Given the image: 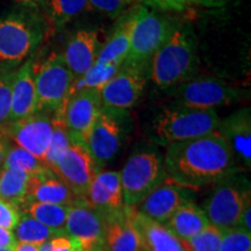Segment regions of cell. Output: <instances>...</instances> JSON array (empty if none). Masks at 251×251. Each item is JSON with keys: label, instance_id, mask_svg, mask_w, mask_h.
Here are the masks:
<instances>
[{"label": "cell", "instance_id": "d6a6232c", "mask_svg": "<svg viewBox=\"0 0 251 251\" xmlns=\"http://www.w3.org/2000/svg\"><path fill=\"white\" fill-rule=\"evenodd\" d=\"M222 231L209 225L199 234L186 241H181L187 251H219Z\"/></svg>", "mask_w": 251, "mask_h": 251}, {"label": "cell", "instance_id": "b9f144b4", "mask_svg": "<svg viewBox=\"0 0 251 251\" xmlns=\"http://www.w3.org/2000/svg\"><path fill=\"white\" fill-rule=\"evenodd\" d=\"M13 1L15 4H18V6H23V7H28L41 11L42 6L45 5L46 0H13Z\"/></svg>", "mask_w": 251, "mask_h": 251}, {"label": "cell", "instance_id": "4dcf8cb0", "mask_svg": "<svg viewBox=\"0 0 251 251\" xmlns=\"http://www.w3.org/2000/svg\"><path fill=\"white\" fill-rule=\"evenodd\" d=\"M2 168H13L29 176L46 174L50 169L41 159L18 146L9 147Z\"/></svg>", "mask_w": 251, "mask_h": 251}, {"label": "cell", "instance_id": "30bf717a", "mask_svg": "<svg viewBox=\"0 0 251 251\" xmlns=\"http://www.w3.org/2000/svg\"><path fill=\"white\" fill-rule=\"evenodd\" d=\"M107 213L87 205L81 198L69 207L65 235L71 237L80 251H105Z\"/></svg>", "mask_w": 251, "mask_h": 251}, {"label": "cell", "instance_id": "8fae6325", "mask_svg": "<svg viewBox=\"0 0 251 251\" xmlns=\"http://www.w3.org/2000/svg\"><path fill=\"white\" fill-rule=\"evenodd\" d=\"M149 67L124 64L99 91L102 107L127 112L139 101L149 77Z\"/></svg>", "mask_w": 251, "mask_h": 251}, {"label": "cell", "instance_id": "74e56055", "mask_svg": "<svg viewBox=\"0 0 251 251\" xmlns=\"http://www.w3.org/2000/svg\"><path fill=\"white\" fill-rule=\"evenodd\" d=\"M39 251H80L78 244L67 235L56 236L37 246Z\"/></svg>", "mask_w": 251, "mask_h": 251}, {"label": "cell", "instance_id": "83f0119b", "mask_svg": "<svg viewBox=\"0 0 251 251\" xmlns=\"http://www.w3.org/2000/svg\"><path fill=\"white\" fill-rule=\"evenodd\" d=\"M29 178V175L19 169L2 168L0 170V199L20 209L26 201Z\"/></svg>", "mask_w": 251, "mask_h": 251}, {"label": "cell", "instance_id": "f1b7e54d", "mask_svg": "<svg viewBox=\"0 0 251 251\" xmlns=\"http://www.w3.org/2000/svg\"><path fill=\"white\" fill-rule=\"evenodd\" d=\"M14 230L15 238L19 242L35 244V246H40L56 236H61L52 229L46 227L45 225L40 224L35 219L30 218L25 213L20 215V220Z\"/></svg>", "mask_w": 251, "mask_h": 251}, {"label": "cell", "instance_id": "60d3db41", "mask_svg": "<svg viewBox=\"0 0 251 251\" xmlns=\"http://www.w3.org/2000/svg\"><path fill=\"white\" fill-rule=\"evenodd\" d=\"M250 216H251V205L249 207H247L246 211L242 213V215H241V218H240V221H238L237 227L242 228V229H244V230L251 233Z\"/></svg>", "mask_w": 251, "mask_h": 251}, {"label": "cell", "instance_id": "ac0fdd59", "mask_svg": "<svg viewBox=\"0 0 251 251\" xmlns=\"http://www.w3.org/2000/svg\"><path fill=\"white\" fill-rule=\"evenodd\" d=\"M218 133L227 142L237 165L251 166V109H238L220 121Z\"/></svg>", "mask_w": 251, "mask_h": 251}, {"label": "cell", "instance_id": "1f68e13d", "mask_svg": "<svg viewBox=\"0 0 251 251\" xmlns=\"http://www.w3.org/2000/svg\"><path fill=\"white\" fill-rule=\"evenodd\" d=\"M19 65L0 63V129L9 122L12 102V85Z\"/></svg>", "mask_w": 251, "mask_h": 251}, {"label": "cell", "instance_id": "8d00e7d4", "mask_svg": "<svg viewBox=\"0 0 251 251\" xmlns=\"http://www.w3.org/2000/svg\"><path fill=\"white\" fill-rule=\"evenodd\" d=\"M20 209L5 200L0 199V227L14 230L20 220Z\"/></svg>", "mask_w": 251, "mask_h": 251}, {"label": "cell", "instance_id": "4316f807", "mask_svg": "<svg viewBox=\"0 0 251 251\" xmlns=\"http://www.w3.org/2000/svg\"><path fill=\"white\" fill-rule=\"evenodd\" d=\"M69 207L43 202H25L20 209L59 235H65Z\"/></svg>", "mask_w": 251, "mask_h": 251}, {"label": "cell", "instance_id": "ee69618b", "mask_svg": "<svg viewBox=\"0 0 251 251\" xmlns=\"http://www.w3.org/2000/svg\"><path fill=\"white\" fill-rule=\"evenodd\" d=\"M14 251H39V250H37V246H35V244L19 242L17 244V247H15Z\"/></svg>", "mask_w": 251, "mask_h": 251}, {"label": "cell", "instance_id": "603a6c76", "mask_svg": "<svg viewBox=\"0 0 251 251\" xmlns=\"http://www.w3.org/2000/svg\"><path fill=\"white\" fill-rule=\"evenodd\" d=\"M130 216L144 251H187L183 242L165 225L140 214L133 207H130Z\"/></svg>", "mask_w": 251, "mask_h": 251}, {"label": "cell", "instance_id": "3957f363", "mask_svg": "<svg viewBox=\"0 0 251 251\" xmlns=\"http://www.w3.org/2000/svg\"><path fill=\"white\" fill-rule=\"evenodd\" d=\"M49 33L40 11L18 6L0 15V63L20 65Z\"/></svg>", "mask_w": 251, "mask_h": 251}, {"label": "cell", "instance_id": "d4e9b609", "mask_svg": "<svg viewBox=\"0 0 251 251\" xmlns=\"http://www.w3.org/2000/svg\"><path fill=\"white\" fill-rule=\"evenodd\" d=\"M164 225L180 241H186L211 224L203 209L191 200L180 206Z\"/></svg>", "mask_w": 251, "mask_h": 251}, {"label": "cell", "instance_id": "ba28073f", "mask_svg": "<svg viewBox=\"0 0 251 251\" xmlns=\"http://www.w3.org/2000/svg\"><path fill=\"white\" fill-rule=\"evenodd\" d=\"M36 112L54 114L70 96L75 78L62 54L52 52L41 63L35 62Z\"/></svg>", "mask_w": 251, "mask_h": 251}, {"label": "cell", "instance_id": "6da1fadb", "mask_svg": "<svg viewBox=\"0 0 251 251\" xmlns=\"http://www.w3.org/2000/svg\"><path fill=\"white\" fill-rule=\"evenodd\" d=\"M166 178L188 190L216 184L240 171L233 152L218 131L166 146Z\"/></svg>", "mask_w": 251, "mask_h": 251}, {"label": "cell", "instance_id": "ffe728a7", "mask_svg": "<svg viewBox=\"0 0 251 251\" xmlns=\"http://www.w3.org/2000/svg\"><path fill=\"white\" fill-rule=\"evenodd\" d=\"M81 199L87 205L103 213H117L125 208L120 172L100 171Z\"/></svg>", "mask_w": 251, "mask_h": 251}, {"label": "cell", "instance_id": "e0dca14e", "mask_svg": "<svg viewBox=\"0 0 251 251\" xmlns=\"http://www.w3.org/2000/svg\"><path fill=\"white\" fill-rule=\"evenodd\" d=\"M100 48L101 46L96 30H77L69 39L64 51L62 52V57L71 71L75 81L83 78L93 68Z\"/></svg>", "mask_w": 251, "mask_h": 251}, {"label": "cell", "instance_id": "484cf974", "mask_svg": "<svg viewBox=\"0 0 251 251\" xmlns=\"http://www.w3.org/2000/svg\"><path fill=\"white\" fill-rule=\"evenodd\" d=\"M89 8V0H46L40 12L50 30L62 29Z\"/></svg>", "mask_w": 251, "mask_h": 251}, {"label": "cell", "instance_id": "8992f818", "mask_svg": "<svg viewBox=\"0 0 251 251\" xmlns=\"http://www.w3.org/2000/svg\"><path fill=\"white\" fill-rule=\"evenodd\" d=\"M176 25L171 19L147 6H135L129 54L126 64L149 67L152 56L171 35Z\"/></svg>", "mask_w": 251, "mask_h": 251}, {"label": "cell", "instance_id": "836d02e7", "mask_svg": "<svg viewBox=\"0 0 251 251\" xmlns=\"http://www.w3.org/2000/svg\"><path fill=\"white\" fill-rule=\"evenodd\" d=\"M219 251H251V233L240 227L222 231Z\"/></svg>", "mask_w": 251, "mask_h": 251}, {"label": "cell", "instance_id": "f35d334b", "mask_svg": "<svg viewBox=\"0 0 251 251\" xmlns=\"http://www.w3.org/2000/svg\"><path fill=\"white\" fill-rule=\"evenodd\" d=\"M18 241L11 230L0 227V249H12L17 247Z\"/></svg>", "mask_w": 251, "mask_h": 251}, {"label": "cell", "instance_id": "7c38bea8", "mask_svg": "<svg viewBox=\"0 0 251 251\" xmlns=\"http://www.w3.org/2000/svg\"><path fill=\"white\" fill-rule=\"evenodd\" d=\"M51 171L78 198L85 196L94 177L99 174L86 143L75 137H71L70 146L58 157Z\"/></svg>", "mask_w": 251, "mask_h": 251}, {"label": "cell", "instance_id": "e575fe53", "mask_svg": "<svg viewBox=\"0 0 251 251\" xmlns=\"http://www.w3.org/2000/svg\"><path fill=\"white\" fill-rule=\"evenodd\" d=\"M139 0H89L90 7L106 17L117 19L128 11Z\"/></svg>", "mask_w": 251, "mask_h": 251}, {"label": "cell", "instance_id": "9a60e30c", "mask_svg": "<svg viewBox=\"0 0 251 251\" xmlns=\"http://www.w3.org/2000/svg\"><path fill=\"white\" fill-rule=\"evenodd\" d=\"M0 130L15 146L43 162L52 136V114L36 112L21 120L9 122Z\"/></svg>", "mask_w": 251, "mask_h": 251}, {"label": "cell", "instance_id": "52a82bcc", "mask_svg": "<svg viewBox=\"0 0 251 251\" xmlns=\"http://www.w3.org/2000/svg\"><path fill=\"white\" fill-rule=\"evenodd\" d=\"M120 179L125 206L135 208L166 179L162 156L152 149L133 153L120 171Z\"/></svg>", "mask_w": 251, "mask_h": 251}, {"label": "cell", "instance_id": "7402d4cb", "mask_svg": "<svg viewBox=\"0 0 251 251\" xmlns=\"http://www.w3.org/2000/svg\"><path fill=\"white\" fill-rule=\"evenodd\" d=\"M105 251H144L141 237L131 221L130 207L107 214Z\"/></svg>", "mask_w": 251, "mask_h": 251}, {"label": "cell", "instance_id": "9c48e42d", "mask_svg": "<svg viewBox=\"0 0 251 251\" xmlns=\"http://www.w3.org/2000/svg\"><path fill=\"white\" fill-rule=\"evenodd\" d=\"M168 90L178 105L196 109H215L241 98V90L212 77L190 79Z\"/></svg>", "mask_w": 251, "mask_h": 251}, {"label": "cell", "instance_id": "2e32d148", "mask_svg": "<svg viewBox=\"0 0 251 251\" xmlns=\"http://www.w3.org/2000/svg\"><path fill=\"white\" fill-rule=\"evenodd\" d=\"M191 200H193L192 190L172 183L166 178L135 209L140 214L164 225L180 206Z\"/></svg>", "mask_w": 251, "mask_h": 251}, {"label": "cell", "instance_id": "cb8c5ba5", "mask_svg": "<svg viewBox=\"0 0 251 251\" xmlns=\"http://www.w3.org/2000/svg\"><path fill=\"white\" fill-rule=\"evenodd\" d=\"M78 197L51 170L46 174L30 176L26 201L71 206Z\"/></svg>", "mask_w": 251, "mask_h": 251}, {"label": "cell", "instance_id": "7a4b0ae2", "mask_svg": "<svg viewBox=\"0 0 251 251\" xmlns=\"http://www.w3.org/2000/svg\"><path fill=\"white\" fill-rule=\"evenodd\" d=\"M199 67L196 35L188 25H176L149 63V78L155 85L168 90L192 79Z\"/></svg>", "mask_w": 251, "mask_h": 251}, {"label": "cell", "instance_id": "5b68a950", "mask_svg": "<svg viewBox=\"0 0 251 251\" xmlns=\"http://www.w3.org/2000/svg\"><path fill=\"white\" fill-rule=\"evenodd\" d=\"M251 205L250 183L235 174L216 183L203 202V212L209 224L221 231L237 227L241 215Z\"/></svg>", "mask_w": 251, "mask_h": 251}, {"label": "cell", "instance_id": "ab89813d", "mask_svg": "<svg viewBox=\"0 0 251 251\" xmlns=\"http://www.w3.org/2000/svg\"><path fill=\"white\" fill-rule=\"evenodd\" d=\"M9 147H11V141H9L7 137H6V135L0 130V168L4 164V161L6 158V155H7Z\"/></svg>", "mask_w": 251, "mask_h": 251}, {"label": "cell", "instance_id": "277c9868", "mask_svg": "<svg viewBox=\"0 0 251 251\" xmlns=\"http://www.w3.org/2000/svg\"><path fill=\"white\" fill-rule=\"evenodd\" d=\"M220 121L215 109H196L180 105L164 108L153 122V141L166 147L198 139L215 133Z\"/></svg>", "mask_w": 251, "mask_h": 251}, {"label": "cell", "instance_id": "4fadbf2b", "mask_svg": "<svg viewBox=\"0 0 251 251\" xmlns=\"http://www.w3.org/2000/svg\"><path fill=\"white\" fill-rule=\"evenodd\" d=\"M125 114L126 112L102 107L90 131L86 146L99 172L120 149L125 131Z\"/></svg>", "mask_w": 251, "mask_h": 251}, {"label": "cell", "instance_id": "44dd1931", "mask_svg": "<svg viewBox=\"0 0 251 251\" xmlns=\"http://www.w3.org/2000/svg\"><path fill=\"white\" fill-rule=\"evenodd\" d=\"M135 19V7L127 11L119 19L118 25L105 45L99 50L96 64L100 67L121 68L129 54L130 35Z\"/></svg>", "mask_w": 251, "mask_h": 251}, {"label": "cell", "instance_id": "7bdbcfd3", "mask_svg": "<svg viewBox=\"0 0 251 251\" xmlns=\"http://www.w3.org/2000/svg\"><path fill=\"white\" fill-rule=\"evenodd\" d=\"M228 0H196V4H201L203 6H221L227 2Z\"/></svg>", "mask_w": 251, "mask_h": 251}, {"label": "cell", "instance_id": "d590c367", "mask_svg": "<svg viewBox=\"0 0 251 251\" xmlns=\"http://www.w3.org/2000/svg\"><path fill=\"white\" fill-rule=\"evenodd\" d=\"M149 8L155 11L164 12H181L192 4H196V0H139Z\"/></svg>", "mask_w": 251, "mask_h": 251}, {"label": "cell", "instance_id": "5bb4252c", "mask_svg": "<svg viewBox=\"0 0 251 251\" xmlns=\"http://www.w3.org/2000/svg\"><path fill=\"white\" fill-rule=\"evenodd\" d=\"M102 109L98 90H72L70 96L57 111L62 113L64 125L71 137L86 143L94 122Z\"/></svg>", "mask_w": 251, "mask_h": 251}, {"label": "cell", "instance_id": "f546056e", "mask_svg": "<svg viewBox=\"0 0 251 251\" xmlns=\"http://www.w3.org/2000/svg\"><path fill=\"white\" fill-rule=\"evenodd\" d=\"M71 143L70 134L64 125L63 115L59 111H56L52 114V136L50 144L47 150L45 161L43 163L51 170L54 168L56 161L69 148Z\"/></svg>", "mask_w": 251, "mask_h": 251}, {"label": "cell", "instance_id": "d6986e66", "mask_svg": "<svg viewBox=\"0 0 251 251\" xmlns=\"http://www.w3.org/2000/svg\"><path fill=\"white\" fill-rule=\"evenodd\" d=\"M35 57L30 56L19 65L12 85V102L9 122L25 119L36 113ZM8 122V124H9Z\"/></svg>", "mask_w": 251, "mask_h": 251}, {"label": "cell", "instance_id": "f6af8a7d", "mask_svg": "<svg viewBox=\"0 0 251 251\" xmlns=\"http://www.w3.org/2000/svg\"><path fill=\"white\" fill-rule=\"evenodd\" d=\"M0 251H14V250H12V249H0Z\"/></svg>", "mask_w": 251, "mask_h": 251}]
</instances>
